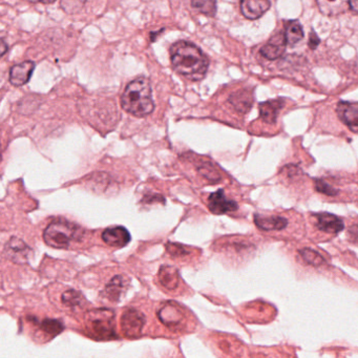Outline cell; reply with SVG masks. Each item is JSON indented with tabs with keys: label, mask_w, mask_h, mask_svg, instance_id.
I'll list each match as a JSON object with an SVG mask.
<instances>
[{
	"label": "cell",
	"mask_w": 358,
	"mask_h": 358,
	"mask_svg": "<svg viewBox=\"0 0 358 358\" xmlns=\"http://www.w3.org/2000/svg\"><path fill=\"white\" fill-rule=\"evenodd\" d=\"M170 59L175 71L192 81L202 80L210 67L204 53L188 41L174 43L170 47Z\"/></svg>",
	"instance_id": "obj_1"
},
{
	"label": "cell",
	"mask_w": 358,
	"mask_h": 358,
	"mask_svg": "<svg viewBox=\"0 0 358 358\" xmlns=\"http://www.w3.org/2000/svg\"><path fill=\"white\" fill-rule=\"evenodd\" d=\"M121 105L128 114L139 118L152 114L155 109V103L149 79L139 77L128 83L121 97Z\"/></svg>",
	"instance_id": "obj_2"
},
{
	"label": "cell",
	"mask_w": 358,
	"mask_h": 358,
	"mask_svg": "<svg viewBox=\"0 0 358 358\" xmlns=\"http://www.w3.org/2000/svg\"><path fill=\"white\" fill-rule=\"evenodd\" d=\"M83 230L79 226L63 219H57L47 225L43 240L56 249H67L71 242L82 238Z\"/></svg>",
	"instance_id": "obj_3"
},
{
	"label": "cell",
	"mask_w": 358,
	"mask_h": 358,
	"mask_svg": "<svg viewBox=\"0 0 358 358\" xmlns=\"http://www.w3.org/2000/svg\"><path fill=\"white\" fill-rule=\"evenodd\" d=\"M309 224L316 240H329L337 236L345 227L343 220L328 212H318L309 216Z\"/></svg>",
	"instance_id": "obj_4"
},
{
	"label": "cell",
	"mask_w": 358,
	"mask_h": 358,
	"mask_svg": "<svg viewBox=\"0 0 358 358\" xmlns=\"http://www.w3.org/2000/svg\"><path fill=\"white\" fill-rule=\"evenodd\" d=\"M87 329L91 336L101 341L116 338L114 326V313L111 310H93L87 322Z\"/></svg>",
	"instance_id": "obj_5"
},
{
	"label": "cell",
	"mask_w": 358,
	"mask_h": 358,
	"mask_svg": "<svg viewBox=\"0 0 358 358\" xmlns=\"http://www.w3.org/2000/svg\"><path fill=\"white\" fill-rule=\"evenodd\" d=\"M254 222L258 230L265 232H290L291 224H295V220L290 216L289 212L276 214V212H264L254 214Z\"/></svg>",
	"instance_id": "obj_6"
},
{
	"label": "cell",
	"mask_w": 358,
	"mask_h": 358,
	"mask_svg": "<svg viewBox=\"0 0 358 358\" xmlns=\"http://www.w3.org/2000/svg\"><path fill=\"white\" fill-rule=\"evenodd\" d=\"M145 325V316L134 308L125 310L121 318L123 333L128 337H137L142 332Z\"/></svg>",
	"instance_id": "obj_7"
},
{
	"label": "cell",
	"mask_w": 358,
	"mask_h": 358,
	"mask_svg": "<svg viewBox=\"0 0 358 358\" xmlns=\"http://www.w3.org/2000/svg\"><path fill=\"white\" fill-rule=\"evenodd\" d=\"M208 208L214 214H226L238 210V203L228 198L224 190L210 194L208 198Z\"/></svg>",
	"instance_id": "obj_8"
},
{
	"label": "cell",
	"mask_w": 358,
	"mask_h": 358,
	"mask_svg": "<svg viewBox=\"0 0 358 358\" xmlns=\"http://www.w3.org/2000/svg\"><path fill=\"white\" fill-rule=\"evenodd\" d=\"M337 115L353 133H358V102L341 101L337 105Z\"/></svg>",
	"instance_id": "obj_9"
},
{
	"label": "cell",
	"mask_w": 358,
	"mask_h": 358,
	"mask_svg": "<svg viewBox=\"0 0 358 358\" xmlns=\"http://www.w3.org/2000/svg\"><path fill=\"white\" fill-rule=\"evenodd\" d=\"M131 234L122 226L107 228L103 232L102 240L111 247L122 248L131 242Z\"/></svg>",
	"instance_id": "obj_10"
},
{
	"label": "cell",
	"mask_w": 358,
	"mask_h": 358,
	"mask_svg": "<svg viewBox=\"0 0 358 358\" xmlns=\"http://www.w3.org/2000/svg\"><path fill=\"white\" fill-rule=\"evenodd\" d=\"M5 254L14 262H25L32 254L31 248L21 238H12L5 245Z\"/></svg>",
	"instance_id": "obj_11"
},
{
	"label": "cell",
	"mask_w": 358,
	"mask_h": 358,
	"mask_svg": "<svg viewBox=\"0 0 358 358\" xmlns=\"http://www.w3.org/2000/svg\"><path fill=\"white\" fill-rule=\"evenodd\" d=\"M271 7L269 0H240V11L248 19L262 17Z\"/></svg>",
	"instance_id": "obj_12"
},
{
	"label": "cell",
	"mask_w": 358,
	"mask_h": 358,
	"mask_svg": "<svg viewBox=\"0 0 358 358\" xmlns=\"http://www.w3.org/2000/svg\"><path fill=\"white\" fill-rule=\"evenodd\" d=\"M34 69H35V63L33 61H25L14 65L10 71V82L14 87H23L27 85L31 79Z\"/></svg>",
	"instance_id": "obj_13"
},
{
	"label": "cell",
	"mask_w": 358,
	"mask_h": 358,
	"mask_svg": "<svg viewBox=\"0 0 358 358\" xmlns=\"http://www.w3.org/2000/svg\"><path fill=\"white\" fill-rule=\"evenodd\" d=\"M284 105H285V102L282 99H276V100H269L260 103V119L268 124H274L276 122L278 113L284 107Z\"/></svg>",
	"instance_id": "obj_14"
},
{
	"label": "cell",
	"mask_w": 358,
	"mask_h": 358,
	"mask_svg": "<svg viewBox=\"0 0 358 358\" xmlns=\"http://www.w3.org/2000/svg\"><path fill=\"white\" fill-rule=\"evenodd\" d=\"M159 320L165 325L170 328H177L183 322V313L180 309L172 306V304H166L161 308L158 312Z\"/></svg>",
	"instance_id": "obj_15"
},
{
	"label": "cell",
	"mask_w": 358,
	"mask_h": 358,
	"mask_svg": "<svg viewBox=\"0 0 358 358\" xmlns=\"http://www.w3.org/2000/svg\"><path fill=\"white\" fill-rule=\"evenodd\" d=\"M230 100L234 109L240 113H247L254 104V96L247 89H240L232 93Z\"/></svg>",
	"instance_id": "obj_16"
},
{
	"label": "cell",
	"mask_w": 358,
	"mask_h": 358,
	"mask_svg": "<svg viewBox=\"0 0 358 358\" xmlns=\"http://www.w3.org/2000/svg\"><path fill=\"white\" fill-rule=\"evenodd\" d=\"M159 280L166 289L176 290L180 282L179 271L172 266H162L159 271Z\"/></svg>",
	"instance_id": "obj_17"
},
{
	"label": "cell",
	"mask_w": 358,
	"mask_h": 358,
	"mask_svg": "<svg viewBox=\"0 0 358 358\" xmlns=\"http://www.w3.org/2000/svg\"><path fill=\"white\" fill-rule=\"evenodd\" d=\"M125 287H126V280L123 276H115L105 288V295L109 300H119Z\"/></svg>",
	"instance_id": "obj_18"
},
{
	"label": "cell",
	"mask_w": 358,
	"mask_h": 358,
	"mask_svg": "<svg viewBox=\"0 0 358 358\" xmlns=\"http://www.w3.org/2000/svg\"><path fill=\"white\" fill-rule=\"evenodd\" d=\"M286 45H287L286 41H280V43L270 41L268 45H264L260 49V54L268 60H276V59L280 58L285 52Z\"/></svg>",
	"instance_id": "obj_19"
},
{
	"label": "cell",
	"mask_w": 358,
	"mask_h": 358,
	"mask_svg": "<svg viewBox=\"0 0 358 358\" xmlns=\"http://www.w3.org/2000/svg\"><path fill=\"white\" fill-rule=\"evenodd\" d=\"M304 38L303 27L298 21H290L286 27L285 41L289 45H295Z\"/></svg>",
	"instance_id": "obj_20"
},
{
	"label": "cell",
	"mask_w": 358,
	"mask_h": 358,
	"mask_svg": "<svg viewBox=\"0 0 358 358\" xmlns=\"http://www.w3.org/2000/svg\"><path fill=\"white\" fill-rule=\"evenodd\" d=\"M322 11L328 14H334V11L344 12L349 7V0H317Z\"/></svg>",
	"instance_id": "obj_21"
},
{
	"label": "cell",
	"mask_w": 358,
	"mask_h": 358,
	"mask_svg": "<svg viewBox=\"0 0 358 358\" xmlns=\"http://www.w3.org/2000/svg\"><path fill=\"white\" fill-rule=\"evenodd\" d=\"M192 7L205 15L214 17L216 13V0H192Z\"/></svg>",
	"instance_id": "obj_22"
},
{
	"label": "cell",
	"mask_w": 358,
	"mask_h": 358,
	"mask_svg": "<svg viewBox=\"0 0 358 358\" xmlns=\"http://www.w3.org/2000/svg\"><path fill=\"white\" fill-rule=\"evenodd\" d=\"M63 303L69 308H78L85 303V298L76 290H69L63 294Z\"/></svg>",
	"instance_id": "obj_23"
},
{
	"label": "cell",
	"mask_w": 358,
	"mask_h": 358,
	"mask_svg": "<svg viewBox=\"0 0 358 358\" xmlns=\"http://www.w3.org/2000/svg\"><path fill=\"white\" fill-rule=\"evenodd\" d=\"M41 331L51 336L58 335L65 329V326L57 320H45L39 324Z\"/></svg>",
	"instance_id": "obj_24"
},
{
	"label": "cell",
	"mask_w": 358,
	"mask_h": 358,
	"mask_svg": "<svg viewBox=\"0 0 358 358\" xmlns=\"http://www.w3.org/2000/svg\"><path fill=\"white\" fill-rule=\"evenodd\" d=\"M300 254L307 264L314 266V267H320V266L324 265V262H325L323 256H320L317 252L314 251V250H300Z\"/></svg>",
	"instance_id": "obj_25"
},
{
	"label": "cell",
	"mask_w": 358,
	"mask_h": 358,
	"mask_svg": "<svg viewBox=\"0 0 358 358\" xmlns=\"http://www.w3.org/2000/svg\"><path fill=\"white\" fill-rule=\"evenodd\" d=\"M87 3V0H61V7L63 11L67 14L78 13L83 5Z\"/></svg>",
	"instance_id": "obj_26"
},
{
	"label": "cell",
	"mask_w": 358,
	"mask_h": 358,
	"mask_svg": "<svg viewBox=\"0 0 358 358\" xmlns=\"http://www.w3.org/2000/svg\"><path fill=\"white\" fill-rule=\"evenodd\" d=\"M316 190L324 196L336 197L338 194V190L333 188L329 183L326 181H316L315 183Z\"/></svg>",
	"instance_id": "obj_27"
},
{
	"label": "cell",
	"mask_w": 358,
	"mask_h": 358,
	"mask_svg": "<svg viewBox=\"0 0 358 358\" xmlns=\"http://www.w3.org/2000/svg\"><path fill=\"white\" fill-rule=\"evenodd\" d=\"M167 251L174 256H185L190 254V250H187L186 247L182 245L174 244V243H168L166 245Z\"/></svg>",
	"instance_id": "obj_28"
},
{
	"label": "cell",
	"mask_w": 358,
	"mask_h": 358,
	"mask_svg": "<svg viewBox=\"0 0 358 358\" xmlns=\"http://www.w3.org/2000/svg\"><path fill=\"white\" fill-rule=\"evenodd\" d=\"M350 240L358 245V222L353 223L349 228Z\"/></svg>",
	"instance_id": "obj_29"
},
{
	"label": "cell",
	"mask_w": 358,
	"mask_h": 358,
	"mask_svg": "<svg viewBox=\"0 0 358 358\" xmlns=\"http://www.w3.org/2000/svg\"><path fill=\"white\" fill-rule=\"evenodd\" d=\"M320 39L318 38V36L313 31L311 32L309 36V47L311 49H315L316 47L320 45Z\"/></svg>",
	"instance_id": "obj_30"
},
{
	"label": "cell",
	"mask_w": 358,
	"mask_h": 358,
	"mask_svg": "<svg viewBox=\"0 0 358 358\" xmlns=\"http://www.w3.org/2000/svg\"><path fill=\"white\" fill-rule=\"evenodd\" d=\"M349 8L352 11L358 13V0H349Z\"/></svg>",
	"instance_id": "obj_31"
},
{
	"label": "cell",
	"mask_w": 358,
	"mask_h": 358,
	"mask_svg": "<svg viewBox=\"0 0 358 358\" xmlns=\"http://www.w3.org/2000/svg\"><path fill=\"white\" fill-rule=\"evenodd\" d=\"M27 1H30V3H45V5H47V3H55L56 0H27Z\"/></svg>",
	"instance_id": "obj_32"
},
{
	"label": "cell",
	"mask_w": 358,
	"mask_h": 358,
	"mask_svg": "<svg viewBox=\"0 0 358 358\" xmlns=\"http://www.w3.org/2000/svg\"><path fill=\"white\" fill-rule=\"evenodd\" d=\"M8 51V47L7 43H5V41H1V56L5 55V53H7Z\"/></svg>",
	"instance_id": "obj_33"
}]
</instances>
